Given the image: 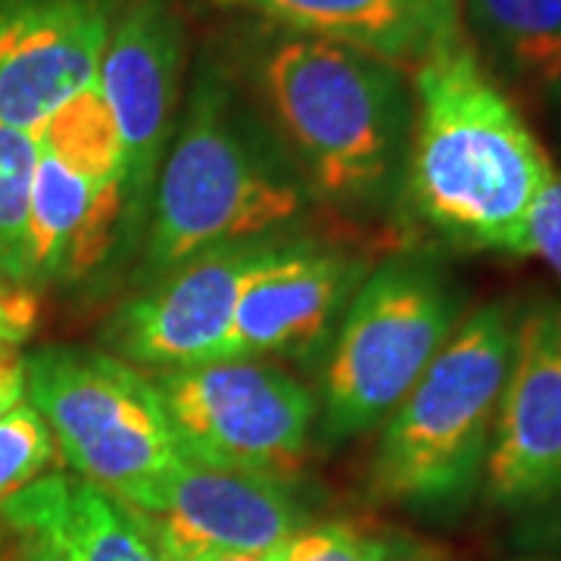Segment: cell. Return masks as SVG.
<instances>
[{"instance_id": "603a6c76", "label": "cell", "mask_w": 561, "mask_h": 561, "mask_svg": "<svg viewBox=\"0 0 561 561\" xmlns=\"http://www.w3.org/2000/svg\"><path fill=\"white\" fill-rule=\"evenodd\" d=\"M38 328V297L28 287L0 284V343L20 346Z\"/></svg>"}, {"instance_id": "44dd1931", "label": "cell", "mask_w": 561, "mask_h": 561, "mask_svg": "<svg viewBox=\"0 0 561 561\" xmlns=\"http://www.w3.org/2000/svg\"><path fill=\"white\" fill-rule=\"evenodd\" d=\"M0 561H69V556L47 527L0 505Z\"/></svg>"}, {"instance_id": "d6986e66", "label": "cell", "mask_w": 561, "mask_h": 561, "mask_svg": "<svg viewBox=\"0 0 561 561\" xmlns=\"http://www.w3.org/2000/svg\"><path fill=\"white\" fill-rule=\"evenodd\" d=\"M57 456L54 434L32 402L22 400L0 415V505L44 478Z\"/></svg>"}, {"instance_id": "4316f807", "label": "cell", "mask_w": 561, "mask_h": 561, "mask_svg": "<svg viewBox=\"0 0 561 561\" xmlns=\"http://www.w3.org/2000/svg\"><path fill=\"white\" fill-rule=\"evenodd\" d=\"M515 561H556V559H515Z\"/></svg>"}, {"instance_id": "cb8c5ba5", "label": "cell", "mask_w": 561, "mask_h": 561, "mask_svg": "<svg viewBox=\"0 0 561 561\" xmlns=\"http://www.w3.org/2000/svg\"><path fill=\"white\" fill-rule=\"evenodd\" d=\"M25 400V356L20 346L0 343V415Z\"/></svg>"}, {"instance_id": "30bf717a", "label": "cell", "mask_w": 561, "mask_h": 561, "mask_svg": "<svg viewBox=\"0 0 561 561\" xmlns=\"http://www.w3.org/2000/svg\"><path fill=\"white\" fill-rule=\"evenodd\" d=\"M280 243L260 238L213 247L140 284L103 328L106 353L140 371L216 362L247 284Z\"/></svg>"}, {"instance_id": "5b68a950", "label": "cell", "mask_w": 561, "mask_h": 561, "mask_svg": "<svg viewBox=\"0 0 561 561\" xmlns=\"http://www.w3.org/2000/svg\"><path fill=\"white\" fill-rule=\"evenodd\" d=\"M465 319V300L437 262L393 256L350 300L321 378V440L378 427L415 387Z\"/></svg>"}, {"instance_id": "83f0119b", "label": "cell", "mask_w": 561, "mask_h": 561, "mask_svg": "<svg viewBox=\"0 0 561 561\" xmlns=\"http://www.w3.org/2000/svg\"><path fill=\"white\" fill-rule=\"evenodd\" d=\"M0 284H7V280H3V278H0Z\"/></svg>"}, {"instance_id": "52a82bcc", "label": "cell", "mask_w": 561, "mask_h": 561, "mask_svg": "<svg viewBox=\"0 0 561 561\" xmlns=\"http://www.w3.org/2000/svg\"><path fill=\"white\" fill-rule=\"evenodd\" d=\"M125 157L103 94L88 88L38 128L25 228V284L98 268L119 241Z\"/></svg>"}, {"instance_id": "e0dca14e", "label": "cell", "mask_w": 561, "mask_h": 561, "mask_svg": "<svg viewBox=\"0 0 561 561\" xmlns=\"http://www.w3.org/2000/svg\"><path fill=\"white\" fill-rule=\"evenodd\" d=\"M461 13L512 79L561 103V0H461Z\"/></svg>"}, {"instance_id": "7a4b0ae2", "label": "cell", "mask_w": 561, "mask_h": 561, "mask_svg": "<svg viewBox=\"0 0 561 561\" xmlns=\"http://www.w3.org/2000/svg\"><path fill=\"white\" fill-rule=\"evenodd\" d=\"M302 197L300 169L280 138L203 62L153 187L138 284L203 250L268 238L300 216Z\"/></svg>"}, {"instance_id": "8fae6325", "label": "cell", "mask_w": 561, "mask_h": 561, "mask_svg": "<svg viewBox=\"0 0 561 561\" xmlns=\"http://www.w3.org/2000/svg\"><path fill=\"white\" fill-rule=\"evenodd\" d=\"M481 493L502 512L561 502V300L518 302Z\"/></svg>"}, {"instance_id": "7402d4cb", "label": "cell", "mask_w": 561, "mask_h": 561, "mask_svg": "<svg viewBox=\"0 0 561 561\" xmlns=\"http://www.w3.org/2000/svg\"><path fill=\"white\" fill-rule=\"evenodd\" d=\"M524 256H537L542 260L556 278L561 280V172L549 179L542 187L540 201L530 213L527 221V253Z\"/></svg>"}, {"instance_id": "7c38bea8", "label": "cell", "mask_w": 561, "mask_h": 561, "mask_svg": "<svg viewBox=\"0 0 561 561\" xmlns=\"http://www.w3.org/2000/svg\"><path fill=\"white\" fill-rule=\"evenodd\" d=\"M110 0H7L0 7V122L38 131L98 84Z\"/></svg>"}, {"instance_id": "ac0fdd59", "label": "cell", "mask_w": 561, "mask_h": 561, "mask_svg": "<svg viewBox=\"0 0 561 561\" xmlns=\"http://www.w3.org/2000/svg\"><path fill=\"white\" fill-rule=\"evenodd\" d=\"M35 162H38V131H22L0 122V278L16 287H28L25 228H28Z\"/></svg>"}, {"instance_id": "9a60e30c", "label": "cell", "mask_w": 561, "mask_h": 561, "mask_svg": "<svg viewBox=\"0 0 561 561\" xmlns=\"http://www.w3.org/2000/svg\"><path fill=\"white\" fill-rule=\"evenodd\" d=\"M243 7L294 35L359 47L393 66H419L465 32L461 0H213Z\"/></svg>"}, {"instance_id": "9c48e42d", "label": "cell", "mask_w": 561, "mask_h": 561, "mask_svg": "<svg viewBox=\"0 0 561 561\" xmlns=\"http://www.w3.org/2000/svg\"><path fill=\"white\" fill-rule=\"evenodd\" d=\"M179 16L165 0H128L113 16L98 91L116 122L125 157L122 219L116 247L138 253L160 165L172 144L181 94Z\"/></svg>"}, {"instance_id": "277c9868", "label": "cell", "mask_w": 561, "mask_h": 561, "mask_svg": "<svg viewBox=\"0 0 561 561\" xmlns=\"http://www.w3.org/2000/svg\"><path fill=\"white\" fill-rule=\"evenodd\" d=\"M518 302L465 312L415 387L387 415L368 465V496L424 515H456L481 493Z\"/></svg>"}, {"instance_id": "d4e9b609", "label": "cell", "mask_w": 561, "mask_h": 561, "mask_svg": "<svg viewBox=\"0 0 561 561\" xmlns=\"http://www.w3.org/2000/svg\"><path fill=\"white\" fill-rule=\"evenodd\" d=\"M150 527V524H147ZM153 530V527H150ZM153 537L160 542L165 561H260V556H243V552H221V549H203V546H191V542L169 540L153 530Z\"/></svg>"}, {"instance_id": "8992f818", "label": "cell", "mask_w": 561, "mask_h": 561, "mask_svg": "<svg viewBox=\"0 0 561 561\" xmlns=\"http://www.w3.org/2000/svg\"><path fill=\"white\" fill-rule=\"evenodd\" d=\"M25 400L47 421L72 474L131 508L184 461L153 378L106 350L28 353Z\"/></svg>"}, {"instance_id": "6da1fadb", "label": "cell", "mask_w": 561, "mask_h": 561, "mask_svg": "<svg viewBox=\"0 0 561 561\" xmlns=\"http://www.w3.org/2000/svg\"><path fill=\"white\" fill-rule=\"evenodd\" d=\"M556 165L522 110L461 32L412 66V135L402 194L443 243L527 253V221Z\"/></svg>"}, {"instance_id": "3957f363", "label": "cell", "mask_w": 561, "mask_h": 561, "mask_svg": "<svg viewBox=\"0 0 561 561\" xmlns=\"http://www.w3.org/2000/svg\"><path fill=\"white\" fill-rule=\"evenodd\" d=\"M260 91L287 153L324 201L378 206L402 187L412 88L400 66L290 32L262 54Z\"/></svg>"}, {"instance_id": "ffe728a7", "label": "cell", "mask_w": 561, "mask_h": 561, "mask_svg": "<svg viewBox=\"0 0 561 561\" xmlns=\"http://www.w3.org/2000/svg\"><path fill=\"white\" fill-rule=\"evenodd\" d=\"M383 552V534H368L346 522H309L262 552L260 561H381Z\"/></svg>"}, {"instance_id": "4fadbf2b", "label": "cell", "mask_w": 561, "mask_h": 561, "mask_svg": "<svg viewBox=\"0 0 561 561\" xmlns=\"http://www.w3.org/2000/svg\"><path fill=\"white\" fill-rule=\"evenodd\" d=\"M368 265L337 250L280 243L247 284L221 341V359H300L343 319Z\"/></svg>"}, {"instance_id": "2e32d148", "label": "cell", "mask_w": 561, "mask_h": 561, "mask_svg": "<svg viewBox=\"0 0 561 561\" xmlns=\"http://www.w3.org/2000/svg\"><path fill=\"white\" fill-rule=\"evenodd\" d=\"M3 505L47 527L69 561H165L140 512L76 474H44Z\"/></svg>"}, {"instance_id": "5bb4252c", "label": "cell", "mask_w": 561, "mask_h": 561, "mask_svg": "<svg viewBox=\"0 0 561 561\" xmlns=\"http://www.w3.org/2000/svg\"><path fill=\"white\" fill-rule=\"evenodd\" d=\"M157 534L203 549L262 556L309 524L290 478L228 471L184 459L135 508Z\"/></svg>"}, {"instance_id": "484cf974", "label": "cell", "mask_w": 561, "mask_h": 561, "mask_svg": "<svg viewBox=\"0 0 561 561\" xmlns=\"http://www.w3.org/2000/svg\"><path fill=\"white\" fill-rule=\"evenodd\" d=\"M381 561H443V556L434 546L415 540V537L390 534L387 537V552H383Z\"/></svg>"}, {"instance_id": "ba28073f", "label": "cell", "mask_w": 561, "mask_h": 561, "mask_svg": "<svg viewBox=\"0 0 561 561\" xmlns=\"http://www.w3.org/2000/svg\"><path fill=\"white\" fill-rule=\"evenodd\" d=\"M153 387L184 459L272 478L306 459L319 400L272 362H203L157 371Z\"/></svg>"}]
</instances>
